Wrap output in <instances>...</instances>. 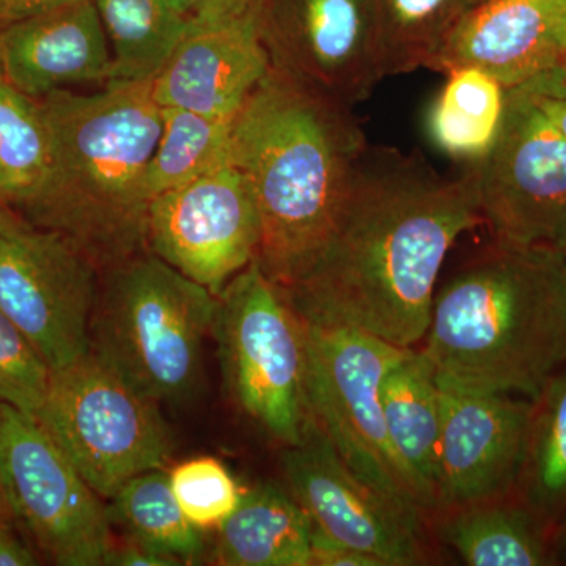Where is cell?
<instances>
[{"label": "cell", "instance_id": "cell-1", "mask_svg": "<svg viewBox=\"0 0 566 566\" xmlns=\"http://www.w3.org/2000/svg\"><path fill=\"white\" fill-rule=\"evenodd\" d=\"M480 222L476 163L441 175L419 156L367 145L329 243L283 290L305 322L415 348L430 326L447 253Z\"/></svg>", "mask_w": 566, "mask_h": 566}, {"label": "cell", "instance_id": "cell-2", "mask_svg": "<svg viewBox=\"0 0 566 566\" xmlns=\"http://www.w3.org/2000/svg\"><path fill=\"white\" fill-rule=\"evenodd\" d=\"M367 145L353 107L273 61L234 117L227 158L259 214L255 262L282 289L300 281L329 243Z\"/></svg>", "mask_w": 566, "mask_h": 566}, {"label": "cell", "instance_id": "cell-3", "mask_svg": "<svg viewBox=\"0 0 566 566\" xmlns=\"http://www.w3.org/2000/svg\"><path fill=\"white\" fill-rule=\"evenodd\" d=\"M423 340L442 389L534 400L566 370L560 248L493 238L436 292Z\"/></svg>", "mask_w": 566, "mask_h": 566}, {"label": "cell", "instance_id": "cell-4", "mask_svg": "<svg viewBox=\"0 0 566 566\" xmlns=\"http://www.w3.org/2000/svg\"><path fill=\"white\" fill-rule=\"evenodd\" d=\"M50 166L20 210L73 238L95 262L123 260L145 243V178L163 132L153 81H111L98 93L52 92L39 99Z\"/></svg>", "mask_w": 566, "mask_h": 566}, {"label": "cell", "instance_id": "cell-5", "mask_svg": "<svg viewBox=\"0 0 566 566\" xmlns=\"http://www.w3.org/2000/svg\"><path fill=\"white\" fill-rule=\"evenodd\" d=\"M218 296L153 255L125 260L92 318L91 349L153 400L196 392Z\"/></svg>", "mask_w": 566, "mask_h": 566}, {"label": "cell", "instance_id": "cell-6", "mask_svg": "<svg viewBox=\"0 0 566 566\" xmlns=\"http://www.w3.org/2000/svg\"><path fill=\"white\" fill-rule=\"evenodd\" d=\"M305 327L308 415L349 471L423 531L430 510L395 453L381 403L382 379L411 348L348 327Z\"/></svg>", "mask_w": 566, "mask_h": 566}, {"label": "cell", "instance_id": "cell-7", "mask_svg": "<svg viewBox=\"0 0 566 566\" xmlns=\"http://www.w3.org/2000/svg\"><path fill=\"white\" fill-rule=\"evenodd\" d=\"M212 334L241 411L283 447L297 444L308 420L307 327L255 260L218 294Z\"/></svg>", "mask_w": 566, "mask_h": 566}, {"label": "cell", "instance_id": "cell-8", "mask_svg": "<svg viewBox=\"0 0 566 566\" xmlns=\"http://www.w3.org/2000/svg\"><path fill=\"white\" fill-rule=\"evenodd\" d=\"M35 417L104 499L134 476L164 469L172 455V431L158 401L92 349L52 371Z\"/></svg>", "mask_w": 566, "mask_h": 566}, {"label": "cell", "instance_id": "cell-9", "mask_svg": "<svg viewBox=\"0 0 566 566\" xmlns=\"http://www.w3.org/2000/svg\"><path fill=\"white\" fill-rule=\"evenodd\" d=\"M95 263L73 238L0 205V312L52 371L91 352Z\"/></svg>", "mask_w": 566, "mask_h": 566}, {"label": "cell", "instance_id": "cell-10", "mask_svg": "<svg viewBox=\"0 0 566 566\" xmlns=\"http://www.w3.org/2000/svg\"><path fill=\"white\" fill-rule=\"evenodd\" d=\"M476 167L482 218L494 240L560 248L566 233V140L526 85L505 88L501 129Z\"/></svg>", "mask_w": 566, "mask_h": 566}, {"label": "cell", "instance_id": "cell-11", "mask_svg": "<svg viewBox=\"0 0 566 566\" xmlns=\"http://www.w3.org/2000/svg\"><path fill=\"white\" fill-rule=\"evenodd\" d=\"M0 424L14 512L41 553L55 565H104L112 539L102 495L35 416L0 405Z\"/></svg>", "mask_w": 566, "mask_h": 566}, {"label": "cell", "instance_id": "cell-12", "mask_svg": "<svg viewBox=\"0 0 566 566\" xmlns=\"http://www.w3.org/2000/svg\"><path fill=\"white\" fill-rule=\"evenodd\" d=\"M259 241V214L248 182L227 156L148 205L145 243L216 296L255 260Z\"/></svg>", "mask_w": 566, "mask_h": 566}, {"label": "cell", "instance_id": "cell-13", "mask_svg": "<svg viewBox=\"0 0 566 566\" xmlns=\"http://www.w3.org/2000/svg\"><path fill=\"white\" fill-rule=\"evenodd\" d=\"M266 46L297 80L354 107L385 80L375 0H262Z\"/></svg>", "mask_w": 566, "mask_h": 566}, {"label": "cell", "instance_id": "cell-14", "mask_svg": "<svg viewBox=\"0 0 566 566\" xmlns=\"http://www.w3.org/2000/svg\"><path fill=\"white\" fill-rule=\"evenodd\" d=\"M271 69L262 0H219L189 18L188 31L153 80L161 107L234 117Z\"/></svg>", "mask_w": 566, "mask_h": 566}, {"label": "cell", "instance_id": "cell-15", "mask_svg": "<svg viewBox=\"0 0 566 566\" xmlns=\"http://www.w3.org/2000/svg\"><path fill=\"white\" fill-rule=\"evenodd\" d=\"M281 463L290 493L316 531L386 566L424 564L423 531L349 471L311 415L303 438L285 447Z\"/></svg>", "mask_w": 566, "mask_h": 566}, {"label": "cell", "instance_id": "cell-16", "mask_svg": "<svg viewBox=\"0 0 566 566\" xmlns=\"http://www.w3.org/2000/svg\"><path fill=\"white\" fill-rule=\"evenodd\" d=\"M442 403L436 513L512 494L523 463L532 400L442 389Z\"/></svg>", "mask_w": 566, "mask_h": 566}, {"label": "cell", "instance_id": "cell-17", "mask_svg": "<svg viewBox=\"0 0 566 566\" xmlns=\"http://www.w3.org/2000/svg\"><path fill=\"white\" fill-rule=\"evenodd\" d=\"M565 57L566 0H485L460 22L431 70L472 66L513 88Z\"/></svg>", "mask_w": 566, "mask_h": 566}, {"label": "cell", "instance_id": "cell-18", "mask_svg": "<svg viewBox=\"0 0 566 566\" xmlns=\"http://www.w3.org/2000/svg\"><path fill=\"white\" fill-rule=\"evenodd\" d=\"M111 48L95 0H81L0 31V73L43 98L71 85L111 81Z\"/></svg>", "mask_w": 566, "mask_h": 566}, {"label": "cell", "instance_id": "cell-19", "mask_svg": "<svg viewBox=\"0 0 566 566\" xmlns=\"http://www.w3.org/2000/svg\"><path fill=\"white\" fill-rule=\"evenodd\" d=\"M382 412L400 458L430 513H436V471L441 441L442 389L420 349L411 348L381 382Z\"/></svg>", "mask_w": 566, "mask_h": 566}, {"label": "cell", "instance_id": "cell-20", "mask_svg": "<svg viewBox=\"0 0 566 566\" xmlns=\"http://www.w3.org/2000/svg\"><path fill=\"white\" fill-rule=\"evenodd\" d=\"M311 516L289 488L260 483L218 527L216 564L312 566Z\"/></svg>", "mask_w": 566, "mask_h": 566}, {"label": "cell", "instance_id": "cell-21", "mask_svg": "<svg viewBox=\"0 0 566 566\" xmlns=\"http://www.w3.org/2000/svg\"><path fill=\"white\" fill-rule=\"evenodd\" d=\"M436 515L439 536L465 565H553V531L513 493Z\"/></svg>", "mask_w": 566, "mask_h": 566}, {"label": "cell", "instance_id": "cell-22", "mask_svg": "<svg viewBox=\"0 0 566 566\" xmlns=\"http://www.w3.org/2000/svg\"><path fill=\"white\" fill-rule=\"evenodd\" d=\"M111 48V81H153L188 31L170 0H95ZM109 81V82H111Z\"/></svg>", "mask_w": 566, "mask_h": 566}, {"label": "cell", "instance_id": "cell-23", "mask_svg": "<svg viewBox=\"0 0 566 566\" xmlns=\"http://www.w3.org/2000/svg\"><path fill=\"white\" fill-rule=\"evenodd\" d=\"M513 494L547 527L566 513V370L531 405L523 463Z\"/></svg>", "mask_w": 566, "mask_h": 566}, {"label": "cell", "instance_id": "cell-24", "mask_svg": "<svg viewBox=\"0 0 566 566\" xmlns=\"http://www.w3.org/2000/svg\"><path fill=\"white\" fill-rule=\"evenodd\" d=\"M428 115L431 139L452 158L476 163L493 147L505 111V87L472 66L450 70Z\"/></svg>", "mask_w": 566, "mask_h": 566}, {"label": "cell", "instance_id": "cell-25", "mask_svg": "<svg viewBox=\"0 0 566 566\" xmlns=\"http://www.w3.org/2000/svg\"><path fill=\"white\" fill-rule=\"evenodd\" d=\"M111 501V526L120 527L134 545L180 564L202 556V531L193 527L182 513L164 469L134 476Z\"/></svg>", "mask_w": 566, "mask_h": 566}, {"label": "cell", "instance_id": "cell-26", "mask_svg": "<svg viewBox=\"0 0 566 566\" xmlns=\"http://www.w3.org/2000/svg\"><path fill=\"white\" fill-rule=\"evenodd\" d=\"M485 0H375L386 76L433 66L460 22Z\"/></svg>", "mask_w": 566, "mask_h": 566}, {"label": "cell", "instance_id": "cell-27", "mask_svg": "<svg viewBox=\"0 0 566 566\" xmlns=\"http://www.w3.org/2000/svg\"><path fill=\"white\" fill-rule=\"evenodd\" d=\"M234 117L163 107V132L145 178L150 202L196 180L226 158Z\"/></svg>", "mask_w": 566, "mask_h": 566}, {"label": "cell", "instance_id": "cell-28", "mask_svg": "<svg viewBox=\"0 0 566 566\" xmlns=\"http://www.w3.org/2000/svg\"><path fill=\"white\" fill-rule=\"evenodd\" d=\"M50 166V136L39 99L0 73V205L20 210L39 192Z\"/></svg>", "mask_w": 566, "mask_h": 566}, {"label": "cell", "instance_id": "cell-29", "mask_svg": "<svg viewBox=\"0 0 566 566\" xmlns=\"http://www.w3.org/2000/svg\"><path fill=\"white\" fill-rule=\"evenodd\" d=\"M169 480L182 513L199 531L221 526L244 494L226 465L211 457L175 465Z\"/></svg>", "mask_w": 566, "mask_h": 566}, {"label": "cell", "instance_id": "cell-30", "mask_svg": "<svg viewBox=\"0 0 566 566\" xmlns=\"http://www.w3.org/2000/svg\"><path fill=\"white\" fill-rule=\"evenodd\" d=\"M52 370L39 349L0 312V405L36 416L48 397Z\"/></svg>", "mask_w": 566, "mask_h": 566}, {"label": "cell", "instance_id": "cell-31", "mask_svg": "<svg viewBox=\"0 0 566 566\" xmlns=\"http://www.w3.org/2000/svg\"><path fill=\"white\" fill-rule=\"evenodd\" d=\"M536 106L566 140V76L562 65L526 82Z\"/></svg>", "mask_w": 566, "mask_h": 566}, {"label": "cell", "instance_id": "cell-32", "mask_svg": "<svg viewBox=\"0 0 566 566\" xmlns=\"http://www.w3.org/2000/svg\"><path fill=\"white\" fill-rule=\"evenodd\" d=\"M386 566L381 558L354 549L322 532H312V566Z\"/></svg>", "mask_w": 566, "mask_h": 566}, {"label": "cell", "instance_id": "cell-33", "mask_svg": "<svg viewBox=\"0 0 566 566\" xmlns=\"http://www.w3.org/2000/svg\"><path fill=\"white\" fill-rule=\"evenodd\" d=\"M76 2L81 0H0V31L17 22Z\"/></svg>", "mask_w": 566, "mask_h": 566}, {"label": "cell", "instance_id": "cell-34", "mask_svg": "<svg viewBox=\"0 0 566 566\" xmlns=\"http://www.w3.org/2000/svg\"><path fill=\"white\" fill-rule=\"evenodd\" d=\"M104 565L174 566L181 564L180 562L174 560V558L159 556V554L151 553V551L145 549V547L128 542L126 546H111L109 553H107L106 558H104Z\"/></svg>", "mask_w": 566, "mask_h": 566}, {"label": "cell", "instance_id": "cell-35", "mask_svg": "<svg viewBox=\"0 0 566 566\" xmlns=\"http://www.w3.org/2000/svg\"><path fill=\"white\" fill-rule=\"evenodd\" d=\"M35 556L20 539L14 538L10 527L0 531V566H31L36 565Z\"/></svg>", "mask_w": 566, "mask_h": 566}, {"label": "cell", "instance_id": "cell-36", "mask_svg": "<svg viewBox=\"0 0 566 566\" xmlns=\"http://www.w3.org/2000/svg\"><path fill=\"white\" fill-rule=\"evenodd\" d=\"M0 512L10 521L18 520L13 499H11L9 480H7L6 464H3L2 424H0Z\"/></svg>", "mask_w": 566, "mask_h": 566}, {"label": "cell", "instance_id": "cell-37", "mask_svg": "<svg viewBox=\"0 0 566 566\" xmlns=\"http://www.w3.org/2000/svg\"><path fill=\"white\" fill-rule=\"evenodd\" d=\"M551 558L553 565H566V513L551 534Z\"/></svg>", "mask_w": 566, "mask_h": 566}, {"label": "cell", "instance_id": "cell-38", "mask_svg": "<svg viewBox=\"0 0 566 566\" xmlns=\"http://www.w3.org/2000/svg\"><path fill=\"white\" fill-rule=\"evenodd\" d=\"M182 14L188 18H192L193 14L200 13V11L212 6V3L219 2V0H170Z\"/></svg>", "mask_w": 566, "mask_h": 566}, {"label": "cell", "instance_id": "cell-39", "mask_svg": "<svg viewBox=\"0 0 566 566\" xmlns=\"http://www.w3.org/2000/svg\"><path fill=\"white\" fill-rule=\"evenodd\" d=\"M10 523L11 521L9 520V517H7L6 515H3L2 512H0V531H2V528L10 527Z\"/></svg>", "mask_w": 566, "mask_h": 566}, {"label": "cell", "instance_id": "cell-40", "mask_svg": "<svg viewBox=\"0 0 566 566\" xmlns=\"http://www.w3.org/2000/svg\"><path fill=\"white\" fill-rule=\"evenodd\" d=\"M560 251H562V255H564V260L566 263V233L564 237V241H562V244H560Z\"/></svg>", "mask_w": 566, "mask_h": 566}, {"label": "cell", "instance_id": "cell-41", "mask_svg": "<svg viewBox=\"0 0 566 566\" xmlns=\"http://www.w3.org/2000/svg\"><path fill=\"white\" fill-rule=\"evenodd\" d=\"M562 70H564L566 76V57L564 59V62H562Z\"/></svg>", "mask_w": 566, "mask_h": 566}]
</instances>
